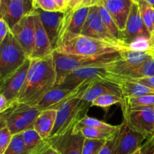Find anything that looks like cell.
<instances>
[{"label":"cell","instance_id":"obj_1","mask_svg":"<svg viewBox=\"0 0 154 154\" xmlns=\"http://www.w3.org/2000/svg\"><path fill=\"white\" fill-rule=\"evenodd\" d=\"M53 54V53H52ZM57 82V72L52 54L40 59H31L26 79L17 102L35 105Z\"/></svg>","mask_w":154,"mask_h":154},{"label":"cell","instance_id":"obj_2","mask_svg":"<svg viewBox=\"0 0 154 154\" xmlns=\"http://www.w3.org/2000/svg\"><path fill=\"white\" fill-rule=\"evenodd\" d=\"M130 48L118 42H108L82 35L65 34L59 38L54 51L71 55L97 56L121 52Z\"/></svg>","mask_w":154,"mask_h":154},{"label":"cell","instance_id":"obj_3","mask_svg":"<svg viewBox=\"0 0 154 154\" xmlns=\"http://www.w3.org/2000/svg\"><path fill=\"white\" fill-rule=\"evenodd\" d=\"M120 52L97 56H79L65 54L54 51L52 55L57 72V87L66 75L80 68L105 66L120 57Z\"/></svg>","mask_w":154,"mask_h":154},{"label":"cell","instance_id":"obj_4","mask_svg":"<svg viewBox=\"0 0 154 154\" xmlns=\"http://www.w3.org/2000/svg\"><path fill=\"white\" fill-rule=\"evenodd\" d=\"M86 90L81 92L57 110L55 125L48 139L59 138L72 131L80 120L87 115L92 103L82 99Z\"/></svg>","mask_w":154,"mask_h":154},{"label":"cell","instance_id":"obj_5","mask_svg":"<svg viewBox=\"0 0 154 154\" xmlns=\"http://www.w3.org/2000/svg\"><path fill=\"white\" fill-rule=\"evenodd\" d=\"M42 111L34 105L18 103L0 114V126H7L12 135L23 133L33 128L35 122Z\"/></svg>","mask_w":154,"mask_h":154},{"label":"cell","instance_id":"obj_6","mask_svg":"<svg viewBox=\"0 0 154 154\" xmlns=\"http://www.w3.org/2000/svg\"><path fill=\"white\" fill-rule=\"evenodd\" d=\"M29 57L11 31L0 43V80L17 70Z\"/></svg>","mask_w":154,"mask_h":154},{"label":"cell","instance_id":"obj_7","mask_svg":"<svg viewBox=\"0 0 154 154\" xmlns=\"http://www.w3.org/2000/svg\"><path fill=\"white\" fill-rule=\"evenodd\" d=\"M123 123L136 132L149 138L154 133L153 107L122 108Z\"/></svg>","mask_w":154,"mask_h":154},{"label":"cell","instance_id":"obj_8","mask_svg":"<svg viewBox=\"0 0 154 154\" xmlns=\"http://www.w3.org/2000/svg\"><path fill=\"white\" fill-rule=\"evenodd\" d=\"M123 34L125 44L129 48L141 41L150 42L151 39V33L146 26L141 17L138 4L135 2H134L132 6Z\"/></svg>","mask_w":154,"mask_h":154},{"label":"cell","instance_id":"obj_9","mask_svg":"<svg viewBox=\"0 0 154 154\" xmlns=\"http://www.w3.org/2000/svg\"><path fill=\"white\" fill-rule=\"evenodd\" d=\"M105 66H92L76 69L66 75L55 87L74 90L84 83L98 80H108L111 74L108 73Z\"/></svg>","mask_w":154,"mask_h":154},{"label":"cell","instance_id":"obj_10","mask_svg":"<svg viewBox=\"0 0 154 154\" xmlns=\"http://www.w3.org/2000/svg\"><path fill=\"white\" fill-rule=\"evenodd\" d=\"M92 82L93 81L84 83V84L78 87V88L74 89V90L54 87L53 89L50 90L48 93H45V96L35 106L38 108L42 111L48 109L57 110V111L62 105H63L69 101L72 100L73 98L80 94L81 92L87 90Z\"/></svg>","mask_w":154,"mask_h":154},{"label":"cell","instance_id":"obj_11","mask_svg":"<svg viewBox=\"0 0 154 154\" xmlns=\"http://www.w3.org/2000/svg\"><path fill=\"white\" fill-rule=\"evenodd\" d=\"M31 59L29 58L17 70L1 80L0 94L4 96L13 105L18 103L17 98L26 79Z\"/></svg>","mask_w":154,"mask_h":154},{"label":"cell","instance_id":"obj_12","mask_svg":"<svg viewBox=\"0 0 154 154\" xmlns=\"http://www.w3.org/2000/svg\"><path fill=\"white\" fill-rule=\"evenodd\" d=\"M148 137L131 129L125 123L119 126L114 154H131L141 148Z\"/></svg>","mask_w":154,"mask_h":154},{"label":"cell","instance_id":"obj_13","mask_svg":"<svg viewBox=\"0 0 154 154\" xmlns=\"http://www.w3.org/2000/svg\"><path fill=\"white\" fill-rule=\"evenodd\" d=\"M81 35L101 40L121 43L116 40L107 30L106 27L102 22L99 6H93L90 8L87 20L81 32Z\"/></svg>","mask_w":154,"mask_h":154},{"label":"cell","instance_id":"obj_14","mask_svg":"<svg viewBox=\"0 0 154 154\" xmlns=\"http://www.w3.org/2000/svg\"><path fill=\"white\" fill-rule=\"evenodd\" d=\"M26 55L30 58L32 53L35 37L34 11L26 15L11 29Z\"/></svg>","mask_w":154,"mask_h":154},{"label":"cell","instance_id":"obj_15","mask_svg":"<svg viewBox=\"0 0 154 154\" xmlns=\"http://www.w3.org/2000/svg\"><path fill=\"white\" fill-rule=\"evenodd\" d=\"M35 11L39 15L42 25L48 34L50 42L54 50L58 42L59 36L65 17V12L45 11L40 8H36Z\"/></svg>","mask_w":154,"mask_h":154},{"label":"cell","instance_id":"obj_16","mask_svg":"<svg viewBox=\"0 0 154 154\" xmlns=\"http://www.w3.org/2000/svg\"><path fill=\"white\" fill-rule=\"evenodd\" d=\"M35 37L33 50L30 59H40L52 54L54 48L42 23L39 15L34 11Z\"/></svg>","mask_w":154,"mask_h":154},{"label":"cell","instance_id":"obj_17","mask_svg":"<svg viewBox=\"0 0 154 154\" xmlns=\"http://www.w3.org/2000/svg\"><path fill=\"white\" fill-rule=\"evenodd\" d=\"M135 0H102V5L109 13L118 28L123 32Z\"/></svg>","mask_w":154,"mask_h":154},{"label":"cell","instance_id":"obj_18","mask_svg":"<svg viewBox=\"0 0 154 154\" xmlns=\"http://www.w3.org/2000/svg\"><path fill=\"white\" fill-rule=\"evenodd\" d=\"M90 10V8H81L73 11H65L59 38L65 34L81 35Z\"/></svg>","mask_w":154,"mask_h":154},{"label":"cell","instance_id":"obj_19","mask_svg":"<svg viewBox=\"0 0 154 154\" xmlns=\"http://www.w3.org/2000/svg\"><path fill=\"white\" fill-rule=\"evenodd\" d=\"M35 11L33 0H11L2 16L11 29L26 15Z\"/></svg>","mask_w":154,"mask_h":154},{"label":"cell","instance_id":"obj_20","mask_svg":"<svg viewBox=\"0 0 154 154\" xmlns=\"http://www.w3.org/2000/svg\"><path fill=\"white\" fill-rule=\"evenodd\" d=\"M48 140L60 154H82L85 138L71 131L63 136Z\"/></svg>","mask_w":154,"mask_h":154},{"label":"cell","instance_id":"obj_21","mask_svg":"<svg viewBox=\"0 0 154 154\" xmlns=\"http://www.w3.org/2000/svg\"><path fill=\"white\" fill-rule=\"evenodd\" d=\"M104 94H114L123 97L121 90L115 82L108 80H98L92 82L83 95L82 99L92 103L96 98Z\"/></svg>","mask_w":154,"mask_h":154},{"label":"cell","instance_id":"obj_22","mask_svg":"<svg viewBox=\"0 0 154 154\" xmlns=\"http://www.w3.org/2000/svg\"><path fill=\"white\" fill-rule=\"evenodd\" d=\"M57 110H44L33 125V129L44 140H48L54 129L57 120Z\"/></svg>","mask_w":154,"mask_h":154},{"label":"cell","instance_id":"obj_23","mask_svg":"<svg viewBox=\"0 0 154 154\" xmlns=\"http://www.w3.org/2000/svg\"><path fill=\"white\" fill-rule=\"evenodd\" d=\"M108 81L117 84L120 88L123 98L139 97L144 96H154V90L138 83L125 80L110 78Z\"/></svg>","mask_w":154,"mask_h":154},{"label":"cell","instance_id":"obj_24","mask_svg":"<svg viewBox=\"0 0 154 154\" xmlns=\"http://www.w3.org/2000/svg\"><path fill=\"white\" fill-rule=\"evenodd\" d=\"M23 139L29 154H38L49 144V141L44 140L33 128L23 132Z\"/></svg>","mask_w":154,"mask_h":154},{"label":"cell","instance_id":"obj_25","mask_svg":"<svg viewBox=\"0 0 154 154\" xmlns=\"http://www.w3.org/2000/svg\"><path fill=\"white\" fill-rule=\"evenodd\" d=\"M154 76V57L150 59L145 63L141 64L139 67L137 68L134 71H132L129 75L126 78H116L113 75H110V78H116V79L120 80H125V81H132V80L140 79V78H150V77Z\"/></svg>","mask_w":154,"mask_h":154},{"label":"cell","instance_id":"obj_26","mask_svg":"<svg viewBox=\"0 0 154 154\" xmlns=\"http://www.w3.org/2000/svg\"><path fill=\"white\" fill-rule=\"evenodd\" d=\"M99 12H100L101 17H102V22L104 25L106 27L107 30L109 32L110 34L117 41L121 42V43L125 44L124 42V36H123V32L118 28L117 24L112 19L111 15L109 14L106 9L102 6V5L99 6ZM126 45V44H125Z\"/></svg>","mask_w":154,"mask_h":154},{"label":"cell","instance_id":"obj_27","mask_svg":"<svg viewBox=\"0 0 154 154\" xmlns=\"http://www.w3.org/2000/svg\"><path fill=\"white\" fill-rule=\"evenodd\" d=\"M117 131L115 132H107L102 130H99V129L84 127V126H78V125H76L75 126V128L73 129V130H72V133L75 134V135H81V136L84 137L85 138L108 140L109 138H111V137H113L115 135Z\"/></svg>","mask_w":154,"mask_h":154},{"label":"cell","instance_id":"obj_28","mask_svg":"<svg viewBox=\"0 0 154 154\" xmlns=\"http://www.w3.org/2000/svg\"><path fill=\"white\" fill-rule=\"evenodd\" d=\"M77 125L84 126V127L99 129V130L107 132H115L119 128V126H113V125L108 124L105 122L93 118V117H90L87 115H86L84 118L81 119Z\"/></svg>","mask_w":154,"mask_h":154},{"label":"cell","instance_id":"obj_29","mask_svg":"<svg viewBox=\"0 0 154 154\" xmlns=\"http://www.w3.org/2000/svg\"><path fill=\"white\" fill-rule=\"evenodd\" d=\"M122 108H144L154 107V96H144L139 97L123 98Z\"/></svg>","mask_w":154,"mask_h":154},{"label":"cell","instance_id":"obj_30","mask_svg":"<svg viewBox=\"0 0 154 154\" xmlns=\"http://www.w3.org/2000/svg\"><path fill=\"white\" fill-rule=\"evenodd\" d=\"M135 2L138 4L141 17L147 27L150 33H153V23H152V13H153V6L151 5L146 0H135Z\"/></svg>","mask_w":154,"mask_h":154},{"label":"cell","instance_id":"obj_31","mask_svg":"<svg viewBox=\"0 0 154 154\" xmlns=\"http://www.w3.org/2000/svg\"><path fill=\"white\" fill-rule=\"evenodd\" d=\"M123 102V97L114 94H104L98 96L92 102V106L108 108L116 104L121 105Z\"/></svg>","mask_w":154,"mask_h":154},{"label":"cell","instance_id":"obj_32","mask_svg":"<svg viewBox=\"0 0 154 154\" xmlns=\"http://www.w3.org/2000/svg\"><path fill=\"white\" fill-rule=\"evenodd\" d=\"M4 154H29L23 139V133L13 135L11 142Z\"/></svg>","mask_w":154,"mask_h":154},{"label":"cell","instance_id":"obj_33","mask_svg":"<svg viewBox=\"0 0 154 154\" xmlns=\"http://www.w3.org/2000/svg\"><path fill=\"white\" fill-rule=\"evenodd\" d=\"M107 140L85 138L83 146L82 154H98L103 147Z\"/></svg>","mask_w":154,"mask_h":154},{"label":"cell","instance_id":"obj_34","mask_svg":"<svg viewBox=\"0 0 154 154\" xmlns=\"http://www.w3.org/2000/svg\"><path fill=\"white\" fill-rule=\"evenodd\" d=\"M13 135L7 126L0 128V154H4L11 142Z\"/></svg>","mask_w":154,"mask_h":154},{"label":"cell","instance_id":"obj_35","mask_svg":"<svg viewBox=\"0 0 154 154\" xmlns=\"http://www.w3.org/2000/svg\"><path fill=\"white\" fill-rule=\"evenodd\" d=\"M34 8L45 11H61L54 0H34Z\"/></svg>","mask_w":154,"mask_h":154},{"label":"cell","instance_id":"obj_36","mask_svg":"<svg viewBox=\"0 0 154 154\" xmlns=\"http://www.w3.org/2000/svg\"><path fill=\"white\" fill-rule=\"evenodd\" d=\"M141 154H154V133L142 144Z\"/></svg>","mask_w":154,"mask_h":154},{"label":"cell","instance_id":"obj_37","mask_svg":"<svg viewBox=\"0 0 154 154\" xmlns=\"http://www.w3.org/2000/svg\"><path fill=\"white\" fill-rule=\"evenodd\" d=\"M10 31L11 29L3 17H0V43L3 42Z\"/></svg>","mask_w":154,"mask_h":154},{"label":"cell","instance_id":"obj_38","mask_svg":"<svg viewBox=\"0 0 154 154\" xmlns=\"http://www.w3.org/2000/svg\"><path fill=\"white\" fill-rule=\"evenodd\" d=\"M132 82L138 83V84H143L144 86L150 87V88L153 89L154 90V76L150 77V78H140V79H135L132 80Z\"/></svg>","mask_w":154,"mask_h":154},{"label":"cell","instance_id":"obj_39","mask_svg":"<svg viewBox=\"0 0 154 154\" xmlns=\"http://www.w3.org/2000/svg\"><path fill=\"white\" fill-rule=\"evenodd\" d=\"M13 105H14L9 102L4 96L0 94V114L7 111L8 109L11 108Z\"/></svg>","mask_w":154,"mask_h":154},{"label":"cell","instance_id":"obj_40","mask_svg":"<svg viewBox=\"0 0 154 154\" xmlns=\"http://www.w3.org/2000/svg\"><path fill=\"white\" fill-rule=\"evenodd\" d=\"M84 0H67V8L66 11H73L77 10Z\"/></svg>","mask_w":154,"mask_h":154},{"label":"cell","instance_id":"obj_41","mask_svg":"<svg viewBox=\"0 0 154 154\" xmlns=\"http://www.w3.org/2000/svg\"><path fill=\"white\" fill-rule=\"evenodd\" d=\"M102 0H84L78 8H91L93 7V6H99L102 4Z\"/></svg>","mask_w":154,"mask_h":154},{"label":"cell","instance_id":"obj_42","mask_svg":"<svg viewBox=\"0 0 154 154\" xmlns=\"http://www.w3.org/2000/svg\"><path fill=\"white\" fill-rule=\"evenodd\" d=\"M49 141V140H48ZM38 154H60L59 152L51 145V142L49 141V144L43 150L40 152Z\"/></svg>","mask_w":154,"mask_h":154},{"label":"cell","instance_id":"obj_43","mask_svg":"<svg viewBox=\"0 0 154 154\" xmlns=\"http://www.w3.org/2000/svg\"><path fill=\"white\" fill-rule=\"evenodd\" d=\"M60 10L61 11L65 12L67 8V0H54Z\"/></svg>","mask_w":154,"mask_h":154},{"label":"cell","instance_id":"obj_44","mask_svg":"<svg viewBox=\"0 0 154 154\" xmlns=\"http://www.w3.org/2000/svg\"><path fill=\"white\" fill-rule=\"evenodd\" d=\"M10 1L11 0H0V14H1V16H2L5 14L8 4Z\"/></svg>","mask_w":154,"mask_h":154},{"label":"cell","instance_id":"obj_45","mask_svg":"<svg viewBox=\"0 0 154 154\" xmlns=\"http://www.w3.org/2000/svg\"><path fill=\"white\" fill-rule=\"evenodd\" d=\"M153 48H154V31L151 35V39L150 41V47H149V49H151Z\"/></svg>","mask_w":154,"mask_h":154},{"label":"cell","instance_id":"obj_46","mask_svg":"<svg viewBox=\"0 0 154 154\" xmlns=\"http://www.w3.org/2000/svg\"><path fill=\"white\" fill-rule=\"evenodd\" d=\"M152 23H153V31H154V8L153 9V13H152Z\"/></svg>","mask_w":154,"mask_h":154},{"label":"cell","instance_id":"obj_47","mask_svg":"<svg viewBox=\"0 0 154 154\" xmlns=\"http://www.w3.org/2000/svg\"><path fill=\"white\" fill-rule=\"evenodd\" d=\"M146 1H147V2L150 3V4L151 5H153V7H154V0H146Z\"/></svg>","mask_w":154,"mask_h":154},{"label":"cell","instance_id":"obj_48","mask_svg":"<svg viewBox=\"0 0 154 154\" xmlns=\"http://www.w3.org/2000/svg\"><path fill=\"white\" fill-rule=\"evenodd\" d=\"M131 154H141V148L138 149V150H136V151H135L134 153H132Z\"/></svg>","mask_w":154,"mask_h":154},{"label":"cell","instance_id":"obj_49","mask_svg":"<svg viewBox=\"0 0 154 154\" xmlns=\"http://www.w3.org/2000/svg\"><path fill=\"white\" fill-rule=\"evenodd\" d=\"M154 51V48H151V49H149L148 50V51Z\"/></svg>","mask_w":154,"mask_h":154},{"label":"cell","instance_id":"obj_50","mask_svg":"<svg viewBox=\"0 0 154 154\" xmlns=\"http://www.w3.org/2000/svg\"><path fill=\"white\" fill-rule=\"evenodd\" d=\"M150 52L152 54H153V57H154V51H150Z\"/></svg>","mask_w":154,"mask_h":154},{"label":"cell","instance_id":"obj_51","mask_svg":"<svg viewBox=\"0 0 154 154\" xmlns=\"http://www.w3.org/2000/svg\"><path fill=\"white\" fill-rule=\"evenodd\" d=\"M33 5H34V0H33Z\"/></svg>","mask_w":154,"mask_h":154},{"label":"cell","instance_id":"obj_52","mask_svg":"<svg viewBox=\"0 0 154 154\" xmlns=\"http://www.w3.org/2000/svg\"><path fill=\"white\" fill-rule=\"evenodd\" d=\"M153 112H154V107H153Z\"/></svg>","mask_w":154,"mask_h":154},{"label":"cell","instance_id":"obj_53","mask_svg":"<svg viewBox=\"0 0 154 154\" xmlns=\"http://www.w3.org/2000/svg\"></svg>","mask_w":154,"mask_h":154}]
</instances>
